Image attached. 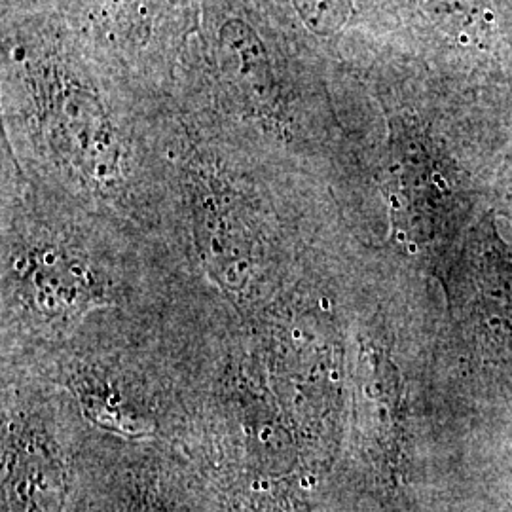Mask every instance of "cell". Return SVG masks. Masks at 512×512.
Instances as JSON below:
<instances>
[{
    "label": "cell",
    "mask_w": 512,
    "mask_h": 512,
    "mask_svg": "<svg viewBox=\"0 0 512 512\" xmlns=\"http://www.w3.org/2000/svg\"><path fill=\"white\" fill-rule=\"evenodd\" d=\"M2 363L33 365L92 317L160 308L184 275L160 239L27 179L2 156Z\"/></svg>",
    "instance_id": "cell-3"
},
{
    "label": "cell",
    "mask_w": 512,
    "mask_h": 512,
    "mask_svg": "<svg viewBox=\"0 0 512 512\" xmlns=\"http://www.w3.org/2000/svg\"><path fill=\"white\" fill-rule=\"evenodd\" d=\"M164 241L184 277L238 315L321 277V175L167 107Z\"/></svg>",
    "instance_id": "cell-2"
},
{
    "label": "cell",
    "mask_w": 512,
    "mask_h": 512,
    "mask_svg": "<svg viewBox=\"0 0 512 512\" xmlns=\"http://www.w3.org/2000/svg\"><path fill=\"white\" fill-rule=\"evenodd\" d=\"M69 0H0V21L59 12Z\"/></svg>",
    "instance_id": "cell-7"
},
{
    "label": "cell",
    "mask_w": 512,
    "mask_h": 512,
    "mask_svg": "<svg viewBox=\"0 0 512 512\" xmlns=\"http://www.w3.org/2000/svg\"><path fill=\"white\" fill-rule=\"evenodd\" d=\"M275 16L329 61L336 38L353 16V0H264Z\"/></svg>",
    "instance_id": "cell-6"
},
{
    "label": "cell",
    "mask_w": 512,
    "mask_h": 512,
    "mask_svg": "<svg viewBox=\"0 0 512 512\" xmlns=\"http://www.w3.org/2000/svg\"><path fill=\"white\" fill-rule=\"evenodd\" d=\"M169 103L323 177L327 59L264 0H200Z\"/></svg>",
    "instance_id": "cell-4"
},
{
    "label": "cell",
    "mask_w": 512,
    "mask_h": 512,
    "mask_svg": "<svg viewBox=\"0 0 512 512\" xmlns=\"http://www.w3.org/2000/svg\"><path fill=\"white\" fill-rule=\"evenodd\" d=\"M167 107L61 12L0 21L2 156L33 183L162 243Z\"/></svg>",
    "instance_id": "cell-1"
},
{
    "label": "cell",
    "mask_w": 512,
    "mask_h": 512,
    "mask_svg": "<svg viewBox=\"0 0 512 512\" xmlns=\"http://www.w3.org/2000/svg\"><path fill=\"white\" fill-rule=\"evenodd\" d=\"M59 12L139 92L169 105L200 0H69Z\"/></svg>",
    "instance_id": "cell-5"
}]
</instances>
